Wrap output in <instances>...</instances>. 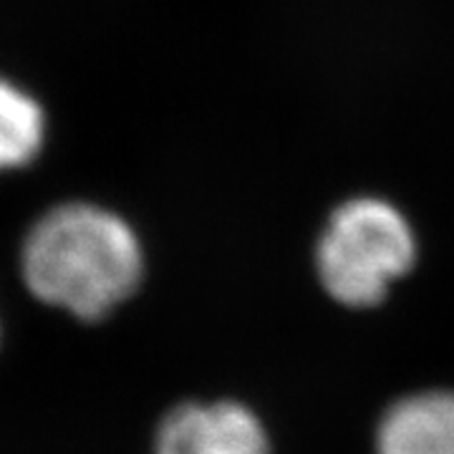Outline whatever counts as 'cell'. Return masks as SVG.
I'll return each instance as SVG.
<instances>
[{"label":"cell","mask_w":454,"mask_h":454,"mask_svg":"<svg viewBox=\"0 0 454 454\" xmlns=\"http://www.w3.org/2000/svg\"><path fill=\"white\" fill-rule=\"evenodd\" d=\"M142 273L134 230L94 205L51 210L23 245V278L33 295L82 321H98L121 306Z\"/></svg>","instance_id":"obj_1"},{"label":"cell","mask_w":454,"mask_h":454,"mask_svg":"<svg viewBox=\"0 0 454 454\" xmlns=\"http://www.w3.org/2000/svg\"><path fill=\"white\" fill-rule=\"evenodd\" d=\"M417 260L414 230L379 197H356L331 215L316 247V270L325 293L348 309L387 298Z\"/></svg>","instance_id":"obj_2"},{"label":"cell","mask_w":454,"mask_h":454,"mask_svg":"<svg viewBox=\"0 0 454 454\" xmlns=\"http://www.w3.org/2000/svg\"><path fill=\"white\" fill-rule=\"evenodd\" d=\"M154 454H270L265 427L240 402H192L160 424Z\"/></svg>","instance_id":"obj_3"},{"label":"cell","mask_w":454,"mask_h":454,"mask_svg":"<svg viewBox=\"0 0 454 454\" xmlns=\"http://www.w3.org/2000/svg\"><path fill=\"white\" fill-rule=\"evenodd\" d=\"M379 454H454V391L406 396L384 414Z\"/></svg>","instance_id":"obj_4"},{"label":"cell","mask_w":454,"mask_h":454,"mask_svg":"<svg viewBox=\"0 0 454 454\" xmlns=\"http://www.w3.org/2000/svg\"><path fill=\"white\" fill-rule=\"evenodd\" d=\"M43 145V112L28 94L0 82V169L31 162Z\"/></svg>","instance_id":"obj_5"}]
</instances>
